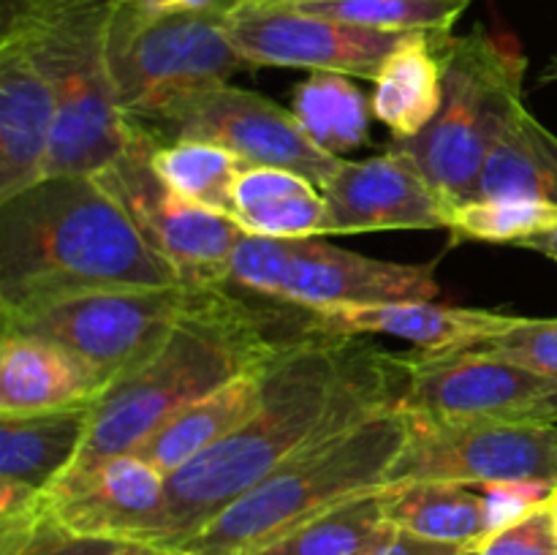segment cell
<instances>
[{
	"instance_id": "cell-1",
	"label": "cell",
	"mask_w": 557,
	"mask_h": 555,
	"mask_svg": "<svg viewBox=\"0 0 557 555\" xmlns=\"http://www.w3.org/2000/svg\"><path fill=\"white\" fill-rule=\"evenodd\" d=\"M403 379L397 354L302 332L267 362L264 406L166 479L161 517L141 542L180 550L305 446L395 408Z\"/></svg>"
},
{
	"instance_id": "cell-2",
	"label": "cell",
	"mask_w": 557,
	"mask_h": 555,
	"mask_svg": "<svg viewBox=\"0 0 557 555\" xmlns=\"http://www.w3.org/2000/svg\"><path fill=\"white\" fill-rule=\"evenodd\" d=\"M172 283L183 281L96 174L44 177L0 201V313L96 288Z\"/></svg>"
},
{
	"instance_id": "cell-3",
	"label": "cell",
	"mask_w": 557,
	"mask_h": 555,
	"mask_svg": "<svg viewBox=\"0 0 557 555\" xmlns=\"http://www.w3.org/2000/svg\"><path fill=\"white\" fill-rule=\"evenodd\" d=\"M232 288H207L152 357L98 395L85 444L65 473L131 455L180 408L237 375L261 370L283 346L308 332L277 335L272 316Z\"/></svg>"
},
{
	"instance_id": "cell-4",
	"label": "cell",
	"mask_w": 557,
	"mask_h": 555,
	"mask_svg": "<svg viewBox=\"0 0 557 555\" xmlns=\"http://www.w3.org/2000/svg\"><path fill=\"white\" fill-rule=\"evenodd\" d=\"M406 435L408 417L395 406L305 446L180 550L188 555L261 553L335 506L384 490Z\"/></svg>"
},
{
	"instance_id": "cell-5",
	"label": "cell",
	"mask_w": 557,
	"mask_h": 555,
	"mask_svg": "<svg viewBox=\"0 0 557 555\" xmlns=\"http://www.w3.org/2000/svg\"><path fill=\"white\" fill-rule=\"evenodd\" d=\"M114 0H30L0 30L22 38L54 92L47 177L96 174L131 141L107 58Z\"/></svg>"
},
{
	"instance_id": "cell-6",
	"label": "cell",
	"mask_w": 557,
	"mask_h": 555,
	"mask_svg": "<svg viewBox=\"0 0 557 555\" xmlns=\"http://www.w3.org/2000/svg\"><path fill=\"white\" fill-rule=\"evenodd\" d=\"M234 3L210 0L196 9L152 11L141 0H114L107 58L128 123L150 128L190 96L226 85L248 69L226 33Z\"/></svg>"
},
{
	"instance_id": "cell-7",
	"label": "cell",
	"mask_w": 557,
	"mask_h": 555,
	"mask_svg": "<svg viewBox=\"0 0 557 555\" xmlns=\"http://www.w3.org/2000/svg\"><path fill=\"white\" fill-rule=\"evenodd\" d=\"M525 71V52L511 36L484 25L446 36L438 114L422 134L395 145L413 158L451 207L476 196L490 147L522 103Z\"/></svg>"
},
{
	"instance_id": "cell-8",
	"label": "cell",
	"mask_w": 557,
	"mask_h": 555,
	"mask_svg": "<svg viewBox=\"0 0 557 555\" xmlns=\"http://www.w3.org/2000/svg\"><path fill=\"white\" fill-rule=\"evenodd\" d=\"M207 288L117 286L82 292L25 310L0 313V332H20L54 343L90 365L107 386L161 348Z\"/></svg>"
},
{
	"instance_id": "cell-9",
	"label": "cell",
	"mask_w": 557,
	"mask_h": 555,
	"mask_svg": "<svg viewBox=\"0 0 557 555\" xmlns=\"http://www.w3.org/2000/svg\"><path fill=\"white\" fill-rule=\"evenodd\" d=\"M232 286L302 308L435 299V261L403 264L337 248L319 237L272 239L245 234L232 259Z\"/></svg>"
},
{
	"instance_id": "cell-10",
	"label": "cell",
	"mask_w": 557,
	"mask_h": 555,
	"mask_svg": "<svg viewBox=\"0 0 557 555\" xmlns=\"http://www.w3.org/2000/svg\"><path fill=\"white\" fill-rule=\"evenodd\" d=\"M156 136L131 123V141L96 172L120 201L152 250L190 286H232V259L243 229L226 212L185 199L169 188L150 163Z\"/></svg>"
},
{
	"instance_id": "cell-11",
	"label": "cell",
	"mask_w": 557,
	"mask_h": 555,
	"mask_svg": "<svg viewBox=\"0 0 557 555\" xmlns=\"http://www.w3.org/2000/svg\"><path fill=\"white\" fill-rule=\"evenodd\" d=\"M397 482H455L498 490L557 484V422L479 419L430 422L408 417V435L389 471Z\"/></svg>"
},
{
	"instance_id": "cell-12",
	"label": "cell",
	"mask_w": 557,
	"mask_h": 555,
	"mask_svg": "<svg viewBox=\"0 0 557 555\" xmlns=\"http://www.w3.org/2000/svg\"><path fill=\"white\" fill-rule=\"evenodd\" d=\"M147 131L158 141L196 139L226 147L248 166L288 169L319 188L335 177L343 163V158L321 150L305 134L292 109H283L272 98L228 82L196 92Z\"/></svg>"
},
{
	"instance_id": "cell-13",
	"label": "cell",
	"mask_w": 557,
	"mask_h": 555,
	"mask_svg": "<svg viewBox=\"0 0 557 555\" xmlns=\"http://www.w3.org/2000/svg\"><path fill=\"white\" fill-rule=\"evenodd\" d=\"M226 33L248 65L305 69L310 74L330 71L370 82H375L386 58L413 36L315 16L292 3L256 0L234 3Z\"/></svg>"
},
{
	"instance_id": "cell-14",
	"label": "cell",
	"mask_w": 557,
	"mask_h": 555,
	"mask_svg": "<svg viewBox=\"0 0 557 555\" xmlns=\"http://www.w3.org/2000/svg\"><path fill=\"white\" fill-rule=\"evenodd\" d=\"M403 390L397 408L430 422L539 419V406L557 381L484 354L479 348L444 354H397Z\"/></svg>"
},
{
	"instance_id": "cell-15",
	"label": "cell",
	"mask_w": 557,
	"mask_h": 555,
	"mask_svg": "<svg viewBox=\"0 0 557 555\" xmlns=\"http://www.w3.org/2000/svg\"><path fill=\"white\" fill-rule=\"evenodd\" d=\"M321 194L326 201L321 237L449 229L455 210L397 145L364 161H343Z\"/></svg>"
},
{
	"instance_id": "cell-16",
	"label": "cell",
	"mask_w": 557,
	"mask_h": 555,
	"mask_svg": "<svg viewBox=\"0 0 557 555\" xmlns=\"http://www.w3.org/2000/svg\"><path fill=\"white\" fill-rule=\"evenodd\" d=\"M166 477L139 455H114L63 473L41 493L44 511L82 536L141 542L161 517Z\"/></svg>"
},
{
	"instance_id": "cell-17",
	"label": "cell",
	"mask_w": 557,
	"mask_h": 555,
	"mask_svg": "<svg viewBox=\"0 0 557 555\" xmlns=\"http://www.w3.org/2000/svg\"><path fill=\"white\" fill-rule=\"evenodd\" d=\"M515 321L517 316L500 310L460 308L435 299H395L310 310L308 330L337 337L392 335L413 343L419 351L444 354L484 346L509 332Z\"/></svg>"
},
{
	"instance_id": "cell-18",
	"label": "cell",
	"mask_w": 557,
	"mask_h": 555,
	"mask_svg": "<svg viewBox=\"0 0 557 555\" xmlns=\"http://www.w3.org/2000/svg\"><path fill=\"white\" fill-rule=\"evenodd\" d=\"M54 92L22 38L0 30V201L47 177Z\"/></svg>"
},
{
	"instance_id": "cell-19",
	"label": "cell",
	"mask_w": 557,
	"mask_h": 555,
	"mask_svg": "<svg viewBox=\"0 0 557 555\" xmlns=\"http://www.w3.org/2000/svg\"><path fill=\"white\" fill-rule=\"evenodd\" d=\"M107 381L54 343L0 332V417L92 406Z\"/></svg>"
},
{
	"instance_id": "cell-20",
	"label": "cell",
	"mask_w": 557,
	"mask_h": 555,
	"mask_svg": "<svg viewBox=\"0 0 557 555\" xmlns=\"http://www.w3.org/2000/svg\"><path fill=\"white\" fill-rule=\"evenodd\" d=\"M267 368V365H264ZM264 368L250 370L226 381L218 390L196 397L180 408L152 435H147L136 452L158 473L172 477L199 455L243 428L264 406Z\"/></svg>"
},
{
	"instance_id": "cell-21",
	"label": "cell",
	"mask_w": 557,
	"mask_h": 555,
	"mask_svg": "<svg viewBox=\"0 0 557 555\" xmlns=\"http://www.w3.org/2000/svg\"><path fill=\"white\" fill-rule=\"evenodd\" d=\"M449 33H413L386 58L375 76L373 114L408 141L422 134L435 120L444 98V44Z\"/></svg>"
},
{
	"instance_id": "cell-22",
	"label": "cell",
	"mask_w": 557,
	"mask_h": 555,
	"mask_svg": "<svg viewBox=\"0 0 557 555\" xmlns=\"http://www.w3.org/2000/svg\"><path fill=\"white\" fill-rule=\"evenodd\" d=\"M228 215L253 237H321L326 201L319 185L302 174L275 166H245L234 185Z\"/></svg>"
},
{
	"instance_id": "cell-23",
	"label": "cell",
	"mask_w": 557,
	"mask_h": 555,
	"mask_svg": "<svg viewBox=\"0 0 557 555\" xmlns=\"http://www.w3.org/2000/svg\"><path fill=\"white\" fill-rule=\"evenodd\" d=\"M386 520L430 542L476 547L498 522L493 501L455 482H397L384 488Z\"/></svg>"
},
{
	"instance_id": "cell-24",
	"label": "cell",
	"mask_w": 557,
	"mask_h": 555,
	"mask_svg": "<svg viewBox=\"0 0 557 555\" xmlns=\"http://www.w3.org/2000/svg\"><path fill=\"white\" fill-rule=\"evenodd\" d=\"M473 199H536L557 205V134L525 103L509 114L482 166Z\"/></svg>"
},
{
	"instance_id": "cell-25",
	"label": "cell",
	"mask_w": 557,
	"mask_h": 555,
	"mask_svg": "<svg viewBox=\"0 0 557 555\" xmlns=\"http://www.w3.org/2000/svg\"><path fill=\"white\" fill-rule=\"evenodd\" d=\"M90 408L0 417V479L38 493L58 482L85 444Z\"/></svg>"
},
{
	"instance_id": "cell-26",
	"label": "cell",
	"mask_w": 557,
	"mask_h": 555,
	"mask_svg": "<svg viewBox=\"0 0 557 555\" xmlns=\"http://www.w3.org/2000/svg\"><path fill=\"white\" fill-rule=\"evenodd\" d=\"M292 112L305 134L330 156L343 158L370 139L373 103L354 85L351 76L313 71L294 87Z\"/></svg>"
},
{
	"instance_id": "cell-27",
	"label": "cell",
	"mask_w": 557,
	"mask_h": 555,
	"mask_svg": "<svg viewBox=\"0 0 557 555\" xmlns=\"http://www.w3.org/2000/svg\"><path fill=\"white\" fill-rule=\"evenodd\" d=\"M395 531L386 520L384 490H375L305 522L256 555H370Z\"/></svg>"
},
{
	"instance_id": "cell-28",
	"label": "cell",
	"mask_w": 557,
	"mask_h": 555,
	"mask_svg": "<svg viewBox=\"0 0 557 555\" xmlns=\"http://www.w3.org/2000/svg\"><path fill=\"white\" fill-rule=\"evenodd\" d=\"M150 163L158 177L180 196L210 207V210L226 212V215L232 212L234 185H237L239 172L248 166L226 147L196 139L156 141Z\"/></svg>"
},
{
	"instance_id": "cell-29",
	"label": "cell",
	"mask_w": 557,
	"mask_h": 555,
	"mask_svg": "<svg viewBox=\"0 0 557 555\" xmlns=\"http://www.w3.org/2000/svg\"><path fill=\"white\" fill-rule=\"evenodd\" d=\"M315 16L386 33H451L471 0H302L292 3Z\"/></svg>"
},
{
	"instance_id": "cell-30",
	"label": "cell",
	"mask_w": 557,
	"mask_h": 555,
	"mask_svg": "<svg viewBox=\"0 0 557 555\" xmlns=\"http://www.w3.org/2000/svg\"><path fill=\"white\" fill-rule=\"evenodd\" d=\"M557 226V205L536 199H471L451 210L455 243L522 245Z\"/></svg>"
},
{
	"instance_id": "cell-31",
	"label": "cell",
	"mask_w": 557,
	"mask_h": 555,
	"mask_svg": "<svg viewBox=\"0 0 557 555\" xmlns=\"http://www.w3.org/2000/svg\"><path fill=\"white\" fill-rule=\"evenodd\" d=\"M123 544L69 531L44 511L41 498L33 509L0 520V555H120Z\"/></svg>"
},
{
	"instance_id": "cell-32",
	"label": "cell",
	"mask_w": 557,
	"mask_h": 555,
	"mask_svg": "<svg viewBox=\"0 0 557 555\" xmlns=\"http://www.w3.org/2000/svg\"><path fill=\"white\" fill-rule=\"evenodd\" d=\"M479 351L533 370L544 379L557 381V319H528L517 316L515 326L495 341L479 346Z\"/></svg>"
},
{
	"instance_id": "cell-33",
	"label": "cell",
	"mask_w": 557,
	"mask_h": 555,
	"mask_svg": "<svg viewBox=\"0 0 557 555\" xmlns=\"http://www.w3.org/2000/svg\"><path fill=\"white\" fill-rule=\"evenodd\" d=\"M476 555H557V531L549 495L522 515L493 528L476 544Z\"/></svg>"
},
{
	"instance_id": "cell-34",
	"label": "cell",
	"mask_w": 557,
	"mask_h": 555,
	"mask_svg": "<svg viewBox=\"0 0 557 555\" xmlns=\"http://www.w3.org/2000/svg\"><path fill=\"white\" fill-rule=\"evenodd\" d=\"M473 547H462V544H444V542H430V539L413 536V533L395 531L389 542L381 544L375 553L370 555H462Z\"/></svg>"
},
{
	"instance_id": "cell-35",
	"label": "cell",
	"mask_w": 557,
	"mask_h": 555,
	"mask_svg": "<svg viewBox=\"0 0 557 555\" xmlns=\"http://www.w3.org/2000/svg\"><path fill=\"white\" fill-rule=\"evenodd\" d=\"M520 248L536 250V254H542V256H547V259L557 261V226L549 229V232H544V234H536V237L525 239Z\"/></svg>"
},
{
	"instance_id": "cell-36",
	"label": "cell",
	"mask_w": 557,
	"mask_h": 555,
	"mask_svg": "<svg viewBox=\"0 0 557 555\" xmlns=\"http://www.w3.org/2000/svg\"><path fill=\"white\" fill-rule=\"evenodd\" d=\"M120 555H188L183 550H169L158 547V544H145V542H125L123 553Z\"/></svg>"
},
{
	"instance_id": "cell-37",
	"label": "cell",
	"mask_w": 557,
	"mask_h": 555,
	"mask_svg": "<svg viewBox=\"0 0 557 555\" xmlns=\"http://www.w3.org/2000/svg\"><path fill=\"white\" fill-rule=\"evenodd\" d=\"M147 9L152 11H174V9H196V5H205L210 0H141Z\"/></svg>"
},
{
	"instance_id": "cell-38",
	"label": "cell",
	"mask_w": 557,
	"mask_h": 555,
	"mask_svg": "<svg viewBox=\"0 0 557 555\" xmlns=\"http://www.w3.org/2000/svg\"><path fill=\"white\" fill-rule=\"evenodd\" d=\"M539 419H547V422H557V386L549 392L547 397L539 406Z\"/></svg>"
},
{
	"instance_id": "cell-39",
	"label": "cell",
	"mask_w": 557,
	"mask_h": 555,
	"mask_svg": "<svg viewBox=\"0 0 557 555\" xmlns=\"http://www.w3.org/2000/svg\"><path fill=\"white\" fill-rule=\"evenodd\" d=\"M27 3H30V0H0V22L11 20V16H14L16 11Z\"/></svg>"
},
{
	"instance_id": "cell-40",
	"label": "cell",
	"mask_w": 557,
	"mask_h": 555,
	"mask_svg": "<svg viewBox=\"0 0 557 555\" xmlns=\"http://www.w3.org/2000/svg\"><path fill=\"white\" fill-rule=\"evenodd\" d=\"M542 82H557V54L547 63V69L542 71Z\"/></svg>"
},
{
	"instance_id": "cell-41",
	"label": "cell",
	"mask_w": 557,
	"mask_h": 555,
	"mask_svg": "<svg viewBox=\"0 0 557 555\" xmlns=\"http://www.w3.org/2000/svg\"><path fill=\"white\" fill-rule=\"evenodd\" d=\"M549 506H553V517H555V531H557V484L553 488V493H549Z\"/></svg>"
},
{
	"instance_id": "cell-42",
	"label": "cell",
	"mask_w": 557,
	"mask_h": 555,
	"mask_svg": "<svg viewBox=\"0 0 557 555\" xmlns=\"http://www.w3.org/2000/svg\"><path fill=\"white\" fill-rule=\"evenodd\" d=\"M256 3H302V0H256Z\"/></svg>"
},
{
	"instance_id": "cell-43",
	"label": "cell",
	"mask_w": 557,
	"mask_h": 555,
	"mask_svg": "<svg viewBox=\"0 0 557 555\" xmlns=\"http://www.w3.org/2000/svg\"><path fill=\"white\" fill-rule=\"evenodd\" d=\"M462 555H476V547H473V550H468V553H462Z\"/></svg>"
}]
</instances>
